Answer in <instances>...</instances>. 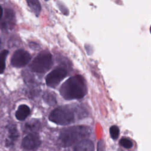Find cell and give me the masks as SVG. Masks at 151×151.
<instances>
[{
    "mask_svg": "<svg viewBox=\"0 0 151 151\" xmlns=\"http://www.w3.org/2000/svg\"><path fill=\"white\" fill-rule=\"evenodd\" d=\"M60 93L65 100L83 98L87 93V87L83 78L79 75L69 78L61 85Z\"/></svg>",
    "mask_w": 151,
    "mask_h": 151,
    "instance_id": "obj_1",
    "label": "cell"
},
{
    "mask_svg": "<svg viewBox=\"0 0 151 151\" xmlns=\"http://www.w3.org/2000/svg\"><path fill=\"white\" fill-rule=\"evenodd\" d=\"M90 134V129L84 126H76L63 130L59 136V142L63 147L72 145L86 139Z\"/></svg>",
    "mask_w": 151,
    "mask_h": 151,
    "instance_id": "obj_2",
    "label": "cell"
},
{
    "mask_svg": "<svg viewBox=\"0 0 151 151\" xmlns=\"http://www.w3.org/2000/svg\"><path fill=\"white\" fill-rule=\"evenodd\" d=\"M97 151H106V146L103 140H100L98 142Z\"/></svg>",
    "mask_w": 151,
    "mask_h": 151,
    "instance_id": "obj_18",
    "label": "cell"
},
{
    "mask_svg": "<svg viewBox=\"0 0 151 151\" xmlns=\"http://www.w3.org/2000/svg\"><path fill=\"white\" fill-rule=\"evenodd\" d=\"M27 2L30 9L37 16H38L41 11V5L40 2L37 0H28L27 1Z\"/></svg>",
    "mask_w": 151,
    "mask_h": 151,
    "instance_id": "obj_13",
    "label": "cell"
},
{
    "mask_svg": "<svg viewBox=\"0 0 151 151\" xmlns=\"http://www.w3.org/2000/svg\"><path fill=\"white\" fill-rule=\"evenodd\" d=\"M30 111V109L28 106L21 104L15 113V117L19 120H24L29 115Z\"/></svg>",
    "mask_w": 151,
    "mask_h": 151,
    "instance_id": "obj_12",
    "label": "cell"
},
{
    "mask_svg": "<svg viewBox=\"0 0 151 151\" xmlns=\"http://www.w3.org/2000/svg\"><path fill=\"white\" fill-rule=\"evenodd\" d=\"M119 143L122 147L126 149H130L133 146V143L132 141L126 138H122L120 140Z\"/></svg>",
    "mask_w": 151,
    "mask_h": 151,
    "instance_id": "obj_17",
    "label": "cell"
},
{
    "mask_svg": "<svg viewBox=\"0 0 151 151\" xmlns=\"http://www.w3.org/2000/svg\"><path fill=\"white\" fill-rule=\"evenodd\" d=\"M19 137L17 128L15 124H11L8 126V136L5 141V146L11 147L14 145Z\"/></svg>",
    "mask_w": 151,
    "mask_h": 151,
    "instance_id": "obj_9",
    "label": "cell"
},
{
    "mask_svg": "<svg viewBox=\"0 0 151 151\" xmlns=\"http://www.w3.org/2000/svg\"><path fill=\"white\" fill-rule=\"evenodd\" d=\"M31 58V56L28 52L20 49L14 52L11 59V63L14 67L21 68L26 65Z\"/></svg>",
    "mask_w": 151,
    "mask_h": 151,
    "instance_id": "obj_6",
    "label": "cell"
},
{
    "mask_svg": "<svg viewBox=\"0 0 151 151\" xmlns=\"http://www.w3.org/2000/svg\"><path fill=\"white\" fill-rule=\"evenodd\" d=\"M2 13H3V10H2V8L1 7V6L0 5V20L2 18Z\"/></svg>",
    "mask_w": 151,
    "mask_h": 151,
    "instance_id": "obj_19",
    "label": "cell"
},
{
    "mask_svg": "<svg viewBox=\"0 0 151 151\" xmlns=\"http://www.w3.org/2000/svg\"><path fill=\"white\" fill-rule=\"evenodd\" d=\"M7 50H4L0 52V74L4 73L5 68V60L8 54Z\"/></svg>",
    "mask_w": 151,
    "mask_h": 151,
    "instance_id": "obj_15",
    "label": "cell"
},
{
    "mask_svg": "<svg viewBox=\"0 0 151 151\" xmlns=\"http://www.w3.org/2000/svg\"><path fill=\"white\" fill-rule=\"evenodd\" d=\"M73 151H94L93 142L89 139H84L78 142Z\"/></svg>",
    "mask_w": 151,
    "mask_h": 151,
    "instance_id": "obj_10",
    "label": "cell"
},
{
    "mask_svg": "<svg viewBox=\"0 0 151 151\" xmlns=\"http://www.w3.org/2000/svg\"><path fill=\"white\" fill-rule=\"evenodd\" d=\"M42 97L44 101L50 106H54L57 103L55 96L52 93L46 91L43 94Z\"/></svg>",
    "mask_w": 151,
    "mask_h": 151,
    "instance_id": "obj_14",
    "label": "cell"
},
{
    "mask_svg": "<svg viewBox=\"0 0 151 151\" xmlns=\"http://www.w3.org/2000/svg\"><path fill=\"white\" fill-rule=\"evenodd\" d=\"M67 71L63 68L54 69L47 74L45 77L47 85L51 88L56 87L66 77Z\"/></svg>",
    "mask_w": 151,
    "mask_h": 151,
    "instance_id": "obj_5",
    "label": "cell"
},
{
    "mask_svg": "<svg viewBox=\"0 0 151 151\" xmlns=\"http://www.w3.org/2000/svg\"><path fill=\"white\" fill-rule=\"evenodd\" d=\"M15 14L12 9H6L1 27L4 30L11 29L15 24Z\"/></svg>",
    "mask_w": 151,
    "mask_h": 151,
    "instance_id": "obj_8",
    "label": "cell"
},
{
    "mask_svg": "<svg viewBox=\"0 0 151 151\" xmlns=\"http://www.w3.org/2000/svg\"><path fill=\"white\" fill-rule=\"evenodd\" d=\"M52 65L51 54L48 51L40 52L30 64L32 71L37 73H44L49 70Z\"/></svg>",
    "mask_w": 151,
    "mask_h": 151,
    "instance_id": "obj_3",
    "label": "cell"
},
{
    "mask_svg": "<svg viewBox=\"0 0 151 151\" xmlns=\"http://www.w3.org/2000/svg\"><path fill=\"white\" fill-rule=\"evenodd\" d=\"M40 122L36 119H33L27 122L24 126V131L29 133H37L40 129Z\"/></svg>",
    "mask_w": 151,
    "mask_h": 151,
    "instance_id": "obj_11",
    "label": "cell"
},
{
    "mask_svg": "<svg viewBox=\"0 0 151 151\" xmlns=\"http://www.w3.org/2000/svg\"><path fill=\"white\" fill-rule=\"evenodd\" d=\"M49 120L58 125H67L74 120V115L71 110L64 106H60L51 111Z\"/></svg>",
    "mask_w": 151,
    "mask_h": 151,
    "instance_id": "obj_4",
    "label": "cell"
},
{
    "mask_svg": "<svg viewBox=\"0 0 151 151\" xmlns=\"http://www.w3.org/2000/svg\"><path fill=\"white\" fill-rule=\"evenodd\" d=\"M119 133H120L119 128L117 126L113 125L110 127V134L111 137L113 140H116L118 138V137L119 136Z\"/></svg>",
    "mask_w": 151,
    "mask_h": 151,
    "instance_id": "obj_16",
    "label": "cell"
},
{
    "mask_svg": "<svg viewBox=\"0 0 151 151\" xmlns=\"http://www.w3.org/2000/svg\"><path fill=\"white\" fill-rule=\"evenodd\" d=\"M41 144L40 138L37 133L28 134L22 141V146L26 150H34Z\"/></svg>",
    "mask_w": 151,
    "mask_h": 151,
    "instance_id": "obj_7",
    "label": "cell"
}]
</instances>
